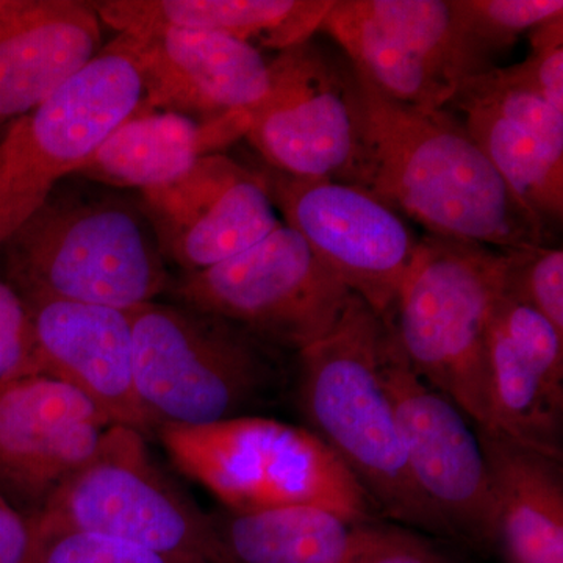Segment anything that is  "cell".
Instances as JSON below:
<instances>
[{
  "instance_id": "cell-17",
  "label": "cell",
  "mask_w": 563,
  "mask_h": 563,
  "mask_svg": "<svg viewBox=\"0 0 563 563\" xmlns=\"http://www.w3.org/2000/svg\"><path fill=\"white\" fill-rule=\"evenodd\" d=\"M24 302L41 374L76 388L111 424L144 437L157 431L136 391L131 310L44 299Z\"/></svg>"
},
{
  "instance_id": "cell-31",
  "label": "cell",
  "mask_w": 563,
  "mask_h": 563,
  "mask_svg": "<svg viewBox=\"0 0 563 563\" xmlns=\"http://www.w3.org/2000/svg\"><path fill=\"white\" fill-rule=\"evenodd\" d=\"M35 544L33 521L0 493V563H31Z\"/></svg>"
},
{
  "instance_id": "cell-27",
  "label": "cell",
  "mask_w": 563,
  "mask_h": 563,
  "mask_svg": "<svg viewBox=\"0 0 563 563\" xmlns=\"http://www.w3.org/2000/svg\"><path fill=\"white\" fill-rule=\"evenodd\" d=\"M506 252V291L531 307L563 336V251L540 244Z\"/></svg>"
},
{
  "instance_id": "cell-16",
  "label": "cell",
  "mask_w": 563,
  "mask_h": 563,
  "mask_svg": "<svg viewBox=\"0 0 563 563\" xmlns=\"http://www.w3.org/2000/svg\"><path fill=\"white\" fill-rule=\"evenodd\" d=\"M488 431L563 459V336L506 282L488 333Z\"/></svg>"
},
{
  "instance_id": "cell-3",
  "label": "cell",
  "mask_w": 563,
  "mask_h": 563,
  "mask_svg": "<svg viewBox=\"0 0 563 563\" xmlns=\"http://www.w3.org/2000/svg\"><path fill=\"white\" fill-rule=\"evenodd\" d=\"M385 321L352 295L328 335L299 352L298 401L320 437L361 485L374 510L421 531L450 536L422 496L380 374Z\"/></svg>"
},
{
  "instance_id": "cell-1",
  "label": "cell",
  "mask_w": 563,
  "mask_h": 563,
  "mask_svg": "<svg viewBox=\"0 0 563 563\" xmlns=\"http://www.w3.org/2000/svg\"><path fill=\"white\" fill-rule=\"evenodd\" d=\"M361 110L355 187L428 235L517 251L548 244L540 224L448 109L404 106L354 70Z\"/></svg>"
},
{
  "instance_id": "cell-11",
  "label": "cell",
  "mask_w": 563,
  "mask_h": 563,
  "mask_svg": "<svg viewBox=\"0 0 563 563\" xmlns=\"http://www.w3.org/2000/svg\"><path fill=\"white\" fill-rule=\"evenodd\" d=\"M269 73L244 139L277 172L355 185L361 110L350 62L335 60L312 38L280 52Z\"/></svg>"
},
{
  "instance_id": "cell-20",
  "label": "cell",
  "mask_w": 563,
  "mask_h": 563,
  "mask_svg": "<svg viewBox=\"0 0 563 563\" xmlns=\"http://www.w3.org/2000/svg\"><path fill=\"white\" fill-rule=\"evenodd\" d=\"M496 510V543L509 563H563L562 459L476 428Z\"/></svg>"
},
{
  "instance_id": "cell-24",
  "label": "cell",
  "mask_w": 563,
  "mask_h": 563,
  "mask_svg": "<svg viewBox=\"0 0 563 563\" xmlns=\"http://www.w3.org/2000/svg\"><path fill=\"white\" fill-rule=\"evenodd\" d=\"M320 32L342 47L358 76L391 101L440 110L457 95L439 70L369 18L361 0H333Z\"/></svg>"
},
{
  "instance_id": "cell-7",
  "label": "cell",
  "mask_w": 563,
  "mask_h": 563,
  "mask_svg": "<svg viewBox=\"0 0 563 563\" xmlns=\"http://www.w3.org/2000/svg\"><path fill=\"white\" fill-rule=\"evenodd\" d=\"M131 314L136 391L157 428L242 417L273 380L274 347L231 321L184 303Z\"/></svg>"
},
{
  "instance_id": "cell-6",
  "label": "cell",
  "mask_w": 563,
  "mask_h": 563,
  "mask_svg": "<svg viewBox=\"0 0 563 563\" xmlns=\"http://www.w3.org/2000/svg\"><path fill=\"white\" fill-rule=\"evenodd\" d=\"M33 521L35 531L98 533L185 563H231L206 514L152 457L146 437L110 426Z\"/></svg>"
},
{
  "instance_id": "cell-14",
  "label": "cell",
  "mask_w": 563,
  "mask_h": 563,
  "mask_svg": "<svg viewBox=\"0 0 563 563\" xmlns=\"http://www.w3.org/2000/svg\"><path fill=\"white\" fill-rule=\"evenodd\" d=\"M111 422L70 385L32 374L0 387V493L35 520L90 461Z\"/></svg>"
},
{
  "instance_id": "cell-19",
  "label": "cell",
  "mask_w": 563,
  "mask_h": 563,
  "mask_svg": "<svg viewBox=\"0 0 563 563\" xmlns=\"http://www.w3.org/2000/svg\"><path fill=\"white\" fill-rule=\"evenodd\" d=\"M214 518L231 563H365L412 537L310 504Z\"/></svg>"
},
{
  "instance_id": "cell-12",
  "label": "cell",
  "mask_w": 563,
  "mask_h": 563,
  "mask_svg": "<svg viewBox=\"0 0 563 563\" xmlns=\"http://www.w3.org/2000/svg\"><path fill=\"white\" fill-rule=\"evenodd\" d=\"M380 374L422 496L450 536L496 543L495 498L476 428L451 399L413 372L388 321L380 343Z\"/></svg>"
},
{
  "instance_id": "cell-9",
  "label": "cell",
  "mask_w": 563,
  "mask_h": 563,
  "mask_svg": "<svg viewBox=\"0 0 563 563\" xmlns=\"http://www.w3.org/2000/svg\"><path fill=\"white\" fill-rule=\"evenodd\" d=\"M168 291L184 306L296 354L332 331L352 296L284 222L242 254L181 274Z\"/></svg>"
},
{
  "instance_id": "cell-21",
  "label": "cell",
  "mask_w": 563,
  "mask_h": 563,
  "mask_svg": "<svg viewBox=\"0 0 563 563\" xmlns=\"http://www.w3.org/2000/svg\"><path fill=\"white\" fill-rule=\"evenodd\" d=\"M333 0H107L92 2L102 24L132 33L188 29L220 33L255 49L285 52L320 32Z\"/></svg>"
},
{
  "instance_id": "cell-5",
  "label": "cell",
  "mask_w": 563,
  "mask_h": 563,
  "mask_svg": "<svg viewBox=\"0 0 563 563\" xmlns=\"http://www.w3.org/2000/svg\"><path fill=\"white\" fill-rule=\"evenodd\" d=\"M154 435L174 465L229 512L310 504L373 521L368 496L310 429L242 415L210 424H161Z\"/></svg>"
},
{
  "instance_id": "cell-13",
  "label": "cell",
  "mask_w": 563,
  "mask_h": 563,
  "mask_svg": "<svg viewBox=\"0 0 563 563\" xmlns=\"http://www.w3.org/2000/svg\"><path fill=\"white\" fill-rule=\"evenodd\" d=\"M139 62L144 103L207 125L211 150L246 136L269 90L262 51L220 33L150 29L121 33Z\"/></svg>"
},
{
  "instance_id": "cell-22",
  "label": "cell",
  "mask_w": 563,
  "mask_h": 563,
  "mask_svg": "<svg viewBox=\"0 0 563 563\" xmlns=\"http://www.w3.org/2000/svg\"><path fill=\"white\" fill-rule=\"evenodd\" d=\"M203 155L199 122L150 109L143 101L92 152L76 176L114 190L143 192L173 184Z\"/></svg>"
},
{
  "instance_id": "cell-8",
  "label": "cell",
  "mask_w": 563,
  "mask_h": 563,
  "mask_svg": "<svg viewBox=\"0 0 563 563\" xmlns=\"http://www.w3.org/2000/svg\"><path fill=\"white\" fill-rule=\"evenodd\" d=\"M139 62L118 35L0 139V246L140 109Z\"/></svg>"
},
{
  "instance_id": "cell-30",
  "label": "cell",
  "mask_w": 563,
  "mask_h": 563,
  "mask_svg": "<svg viewBox=\"0 0 563 563\" xmlns=\"http://www.w3.org/2000/svg\"><path fill=\"white\" fill-rule=\"evenodd\" d=\"M510 69L550 106L563 111V18L533 29L531 52Z\"/></svg>"
},
{
  "instance_id": "cell-28",
  "label": "cell",
  "mask_w": 563,
  "mask_h": 563,
  "mask_svg": "<svg viewBox=\"0 0 563 563\" xmlns=\"http://www.w3.org/2000/svg\"><path fill=\"white\" fill-rule=\"evenodd\" d=\"M35 533L36 544L31 563H185L139 544L98 533Z\"/></svg>"
},
{
  "instance_id": "cell-29",
  "label": "cell",
  "mask_w": 563,
  "mask_h": 563,
  "mask_svg": "<svg viewBox=\"0 0 563 563\" xmlns=\"http://www.w3.org/2000/svg\"><path fill=\"white\" fill-rule=\"evenodd\" d=\"M32 374H41V365L31 314L0 276V387Z\"/></svg>"
},
{
  "instance_id": "cell-32",
  "label": "cell",
  "mask_w": 563,
  "mask_h": 563,
  "mask_svg": "<svg viewBox=\"0 0 563 563\" xmlns=\"http://www.w3.org/2000/svg\"><path fill=\"white\" fill-rule=\"evenodd\" d=\"M365 563H443L435 554L412 536L407 542L369 559Z\"/></svg>"
},
{
  "instance_id": "cell-18",
  "label": "cell",
  "mask_w": 563,
  "mask_h": 563,
  "mask_svg": "<svg viewBox=\"0 0 563 563\" xmlns=\"http://www.w3.org/2000/svg\"><path fill=\"white\" fill-rule=\"evenodd\" d=\"M102 47L92 2L0 0V139Z\"/></svg>"
},
{
  "instance_id": "cell-15",
  "label": "cell",
  "mask_w": 563,
  "mask_h": 563,
  "mask_svg": "<svg viewBox=\"0 0 563 563\" xmlns=\"http://www.w3.org/2000/svg\"><path fill=\"white\" fill-rule=\"evenodd\" d=\"M166 261L199 272L250 250L282 221L254 169L224 154L199 158L179 179L141 192Z\"/></svg>"
},
{
  "instance_id": "cell-23",
  "label": "cell",
  "mask_w": 563,
  "mask_h": 563,
  "mask_svg": "<svg viewBox=\"0 0 563 563\" xmlns=\"http://www.w3.org/2000/svg\"><path fill=\"white\" fill-rule=\"evenodd\" d=\"M498 172L515 198L547 231L563 218V151L465 91L446 107Z\"/></svg>"
},
{
  "instance_id": "cell-4",
  "label": "cell",
  "mask_w": 563,
  "mask_h": 563,
  "mask_svg": "<svg viewBox=\"0 0 563 563\" xmlns=\"http://www.w3.org/2000/svg\"><path fill=\"white\" fill-rule=\"evenodd\" d=\"M506 252L424 235L390 322L413 372L474 428H490L488 333Z\"/></svg>"
},
{
  "instance_id": "cell-25",
  "label": "cell",
  "mask_w": 563,
  "mask_h": 563,
  "mask_svg": "<svg viewBox=\"0 0 563 563\" xmlns=\"http://www.w3.org/2000/svg\"><path fill=\"white\" fill-rule=\"evenodd\" d=\"M361 5L457 91L466 80L493 69L474 51L451 0H361Z\"/></svg>"
},
{
  "instance_id": "cell-10",
  "label": "cell",
  "mask_w": 563,
  "mask_h": 563,
  "mask_svg": "<svg viewBox=\"0 0 563 563\" xmlns=\"http://www.w3.org/2000/svg\"><path fill=\"white\" fill-rule=\"evenodd\" d=\"M284 217L313 254L374 313L390 320L421 239L406 220L355 185L254 169Z\"/></svg>"
},
{
  "instance_id": "cell-2",
  "label": "cell",
  "mask_w": 563,
  "mask_h": 563,
  "mask_svg": "<svg viewBox=\"0 0 563 563\" xmlns=\"http://www.w3.org/2000/svg\"><path fill=\"white\" fill-rule=\"evenodd\" d=\"M3 279L24 301L133 310L172 287L141 198L69 176L0 246Z\"/></svg>"
},
{
  "instance_id": "cell-26",
  "label": "cell",
  "mask_w": 563,
  "mask_h": 563,
  "mask_svg": "<svg viewBox=\"0 0 563 563\" xmlns=\"http://www.w3.org/2000/svg\"><path fill=\"white\" fill-rule=\"evenodd\" d=\"M474 51L488 66L523 33L563 18L562 0H451Z\"/></svg>"
}]
</instances>
